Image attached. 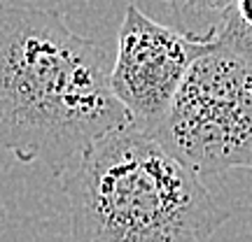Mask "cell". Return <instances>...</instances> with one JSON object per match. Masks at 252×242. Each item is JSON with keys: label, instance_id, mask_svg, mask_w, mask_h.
Instances as JSON below:
<instances>
[{"label": "cell", "instance_id": "1", "mask_svg": "<svg viewBox=\"0 0 252 242\" xmlns=\"http://www.w3.org/2000/svg\"><path fill=\"white\" fill-rule=\"evenodd\" d=\"M105 49L61 12L0 2V152L56 177L131 119L110 86Z\"/></svg>", "mask_w": 252, "mask_h": 242}, {"label": "cell", "instance_id": "2", "mask_svg": "<svg viewBox=\"0 0 252 242\" xmlns=\"http://www.w3.org/2000/svg\"><path fill=\"white\" fill-rule=\"evenodd\" d=\"M61 177L70 242H213L231 219L194 168L131 124L94 142Z\"/></svg>", "mask_w": 252, "mask_h": 242}, {"label": "cell", "instance_id": "3", "mask_svg": "<svg viewBox=\"0 0 252 242\" xmlns=\"http://www.w3.org/2000/svg\"><path fill=\"white\" fill-rule=\"evenodd\" d=\"M150 135L198 175L252 170V63L217 40L208 45Z\"/></svg>", "mask_w": 252, "mask_h": 242}, {"label": "cell", "instance_id": "4", "mask_svg": "<svg viewBox=\"0 0 252 242\" xmlns=\"http://www.w3.org/2000/svg\"><path fill=\"white\" fill-rule=\"evenodd\" d=\"M206 47L154 21L133 2L126 7L117 33V54L110 68V86L133 128L145 133L159 128L189 65Z\"/></svg>", "mask_w": 252, "mask_h": 242}, {"label": "cell", "instance_id": "5", "mask_svg": "<svg viewBox=\"0 0 252 242\" xmlns=\"http://www.w3.org/2000/svg\"><path fill=\"white\" fill-rule=\"evenodd\" d=\"M171 7L178 30L191 42L213 45L222 33L234 0H161Z\"/></svg>", "mask_w": 252, "mask_h": 242}, {"label": "cell", "instance_id": "6", "mask_svg": "<svg viewBox=\"0 0 252 242\" xmlns=\"http://www.w3.org/2000/svg\"><path fill=\"white\" fill-rule=\"evenodd\" d=\"M217 42L252 63V0H234Z\"/></svg>", "mask_w": 252, "mask_h": 242}]
</instances>
